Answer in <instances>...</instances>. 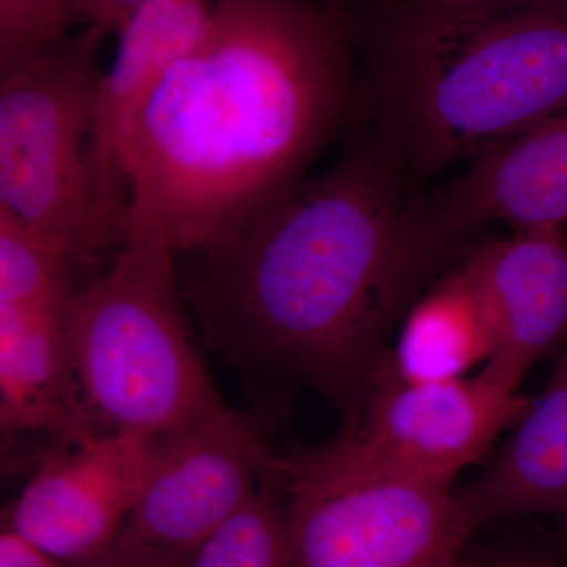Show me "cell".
Listing matches in <instances>:
<instances>
[{"label":"cell","instance_id":"ffe728a7","mask_svg":"<svg viewBox=\"0 0 567 567\" xmlns=\"http://www.w3.org/2000/svg\"><path fill=\"white\" fill-rule=\"evenodd\" d=\"M145 0H73L78 24L82 28H100L117 35L133 11Z\"/></svg>","mask_w":567,"mask_h":567},{"label":"cell","instance_id":"e0dca14e","mask_svg":"<svg viewBox=\"0 0 567 567\" xmlns=\"http://www.w3.org/2000/svg\"><path fill=\"white\" fill-rule=\"evenodd\" d=\"M73 290L61 257L0 205V305L63 306Z\"/></svg>","mask_w":567,"mask_h":567},{"label":"cell","instance_id":"8fae6325","mask_svg":"<svg viewBox=\"0 0 567 567\" xmlns=\"http://www.w3.org/2000/svg\"><path fill=\"white\" fill-rule=\"evenodd\" d=\"M215 0H145L117 32L110 70L96 87L91 171L100 226L114 248L128 224L125 151L145 104L167 71L199 43Z\"/></svg>","mask_w":567,"mask_h":567},{"label":"cell","instance_id":"6da1fadb","mask_svg":"<svg viewBox=\"0 0 567 567\" xmlns=\"http://www.w3.org/2000/svg\"><path fill=\"white\" fill-rule=\"evenodd\" d=\"M358 59L336 0H215L130 134L126 229L188 256L274 207L365 112Z\"/></svg>","mask_w":567,"mask_h":567},{"label":"cell","instance_id":"2e32d148","mask_svg":"<svg viewBox=\"0 0 567 567\" xmlns=\"http://www.w3.org/2000/svg\"><path fill=\"white\" fill-rule=\"evenodd\" d=\"M270 473L256 494L197 548L186 567H292L287 507Z\"/></svg>","mask_w":567,"mask_h":567},{"label":"cell","instance_id":"277c9868","mask_svg":"<svg viewBox=\"0 0 567 567\" xmlns=\"http://www.w3.org/2000/svg\"><path fill=\"white\" fill-rule=\"evenodd\" d=\"M175 257L158 235L126 229L106 271L63 306L71 368L99 432L152 439L230 410L194 352Z\"/></svg>","mask_w":567,"mask_h":567},{"label":"cell","instance_id":"7a4b0ae2","mask_svg":"<svg viewBox=\"0 0 567 567\" xmlns=\"http://www.w3.org/2000/svg\"><path fill=\"white\" fill-rule=\"evenodd\" d=\"M368 121L322 174L188 254L185 286L208 341L230 360L363 404L417 289L404 257L417 193L398 145Z\"/></svg>","mask_w":567,"mask_h":567},{"label":"cell","instance_id":"8992f818","mask_svg":"<svg viewBox=\"0 0 567 567\" xmlns=\"http://www.w3.org/2000/svg\"><path fill=\"white\" fill-rule=\"evenodd\" d=\"M292 567H457L477 524L453 483L330 472L284 456Z\"/></svg>","mask_w":567,"mask_h":567},{"label":"cell","instance_id":"3957f363","mask_svg":"<svg viewBox=\"0 0 567 567\" xmlns=\"http://www.w3.org/2000/svg\"><path fill=\"white\" fill-rule=\"evenodd\" d=\"M338 2L363 62L365 112L417 194L567 110V0Z\"/></svg>","mask_w":567,"mask_h":567},{"label":"cell","instance_id":"7c38bea8","mask_svg":"<svg viewBox=\"0 0 567 567\" xmlns=\"http://www.w3.org/2000/svg\"><path fill=\"white\" fill-rule=\"evenodd\" d=\"M458 265L494 330L495 352L486 364L518 390L537 361L567 342V227L480 241Z\"/></svg>","mask_w":567,"mask_h":567},{"label":"cell","instance_id":"9c48e42d","mask_svg":"<svg viewBox=\"0 0 567 567\" xmlns=\"http://www.w3.org/2000/svg\"><path fill=\"white\" fill-rule=\"evenodd\" d=\"M494 223L514 230L567 227V110L417 194L405 248L417 267L434 271L462 238Z\"/></svg>","mask_w":567,"mask_h":567},{"label":"cell","instance_id":"d6986e66","mask_svg":"<svg viewBox=\"0 0 567 567\" xmlns=\"http://www.w3.org/2000/svg\"><path fill=\"white\" fill-rule=\"evenodd\" d=\"M491 567H567V537H543L532 543L499 548L492 557Z\"/></svg>","mask_w":567,"mask_h":567},{"label":"cell","instance_id":"d4e9b609","mask_svg":"<svg viewBox=\"0 0 567 567\" xmlns=\"http://www.w3.org/2000/svg\"><path fill=\"white\" fill-rule=\"evenodd\" d=\"M457 567H475V566L470 565V563L461 561V563H458Z\"/></svg>","mask_w":567,"mask_h":567},{"label":"cell","instance_id":"ac0fdd59","mask_svg":"<svg viewBox=\"0 0 567 567\" xmlns=\"http://www.w3.org/2000/svg\"><path fill=\"white\" fill-rule=\"evenodd\" d=\"M74 24L73 0H0V69L58 47Z\"/></svg>","mask_w":567,"mask_h":567},{"label":"cell","instance_id":"5b68a950","mask_svg":"<svg viewBox=\"0 0 567 567\" xmlns=\"http://www.w3.org/2000/svg\"><path fill=\"white\" fill-rule=\"evenodd\" d=\"M110 33L82 28L58 47L0 69V205L71 274L111 262L91 171L100 54Z\"/></svg>","mask_w":567,"mask_h":567},{"label":"cell","instance_id":"30bf717a","mask_svg":"<svg viewBox=\"0 0 567 567\" xmlns=\"http://www.w3.org/2000/svg\"><path fill=\"white\" fill-rule=\"evenodd\" d=\"M148 445L147 436L96 432L55 446L18 498L10 527L65 565L102 557L140 498Z\"/></svg>","mask_w":567,"mask_h":567},{"label":"cell","instance_id":"ba28073f","mask_svg":"<svg viewBox=\"0 0 567 567\" xmlns=\"http://www.w3.org/2000/svg\"><path fill=\"white\" fill-rule=\"evenodd\" d=\"M274 461L259 423L234 410L152 436L140 498L114 546L181 566L256 494Z\"/></svg>","mask_w":567,"mask_h":567},{"label":"cell","instance_id":"5bb4252c","mask_svg":"<svg viewBox=\"0 0 567 567\" xmlns=\"http://www.w3.org/2000/svg\"><path fill=\"white\" fill-rule=\"evenodd\" d=\"M486 472L461 488L477 525L532 513H567V342L544 394Z\"/></svg>","mask_w":567,"mask_h":567},{"label":"cell","instance_id":"9a60e30c","mask_svg":"<svg viewBox=\"0 0 567 567\" xmlns=\"http://www.w3.org/2000/svg\"><path fill=\"white\" fill-rule=\"evenodd\" d=\"M494 352L486 309L457 265L412 306L383 369L399 382H447L487 363Z\"/></svg>","mask_w":567,"mask_h":567},{"label":"cell","instance_id":"603a6c76","mask_svg":"<svg viewBox=\"0 0 567 567\" xmlns=\"http://www.w3.org/2000/svg\"><path fill=\"white\" fill-rule=\"evenodd\" d=\"M417 6L432 7V9H454V7H477L488 3L506 2V0H413Z\"/></svg>","mask_w":567,"mask_h":567},{"label":"cell","instance_id":"cb8c5ba5","mask_svg":"<svg viewBox=\"0 0 567 567\" xmlns=\"http://www.w3.org/2000/svg\"><path fill=\"white\" fill-rule=\"evenodd\" d=\"M561 533L567 537V513L561 514Z\"/></svg>","mask_w":567,"mask_h":567},{"label":"cell","instance_id":"44dd1931","mask_svg":"<svg viewBox=\"0 0 567 567\" xmlns=\"http://www.w3.org/2000/svg\"><path fill=\"white\" fill-rule=\"evenodd\" d=\"M0 567H69L65 563L44 554L13 528L0 535Z\"/></svg>","mask_w":567,"mask_h":567},{"label":"cell","instance_id":"7402d4cb","mask_svg":"<svg viewBox=\"0 0 567 567\" xmlns=\"http://www.w3.org/2000/svg\"><path fill=\"white\" fill-rule=\"evenodd\" d=\"M69 567H167L153 559L142 558L132 551L114 546L102 557L92 559V561L80 563V565H69Z\"/></svg>","mask_w":567,"mask_h":567},{"label":"cell","instance_id":"52a82bcc","mask_svg":"<svg viewBox=\"0 0 567 567\" xmlns=\"http://www.w3.org/2000/svg\"><path fill=\"white\" fill-rule=\"evenodd\" d=\"M532 404L488 364L470 379L432 383L399 382L382 364L363 404V421L338 442L292 456L330 472L453 483L503 432L516 427Z\"/></svg>","mask_w":567,"mask_h":567},{"label":"cell","instance_id":"4fadbf2b","mask_svg":"<svg viewBox=\"0 0 567 567\" xmlns=\"http://www.w3.org/2000/svg\"><path fill=\"white\" fill-rule=\"evenodd\" d=\"M63 306L0 305L2 427L48 432L59 445L99 432L71 368Z\"/></svg>","mask_w":567,"mask_h":567}]
</instances>
